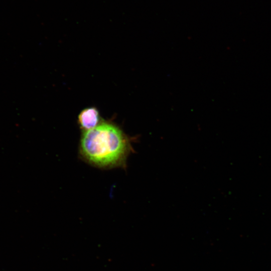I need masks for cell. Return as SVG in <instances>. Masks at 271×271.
I'll return each instance as SVG.
<instances>
[{
    "mask_svg": "<svg viewBox=\"0 0 271 271\" xmlns=\"http://www.w3.org/2000/svg\"><path fill=\"white\" fill-rule=\"evenodd\" d=\"M78 122L81 129L85 131L95 128L102 121L98 110L92 107L85 108L80 112Z\"/></svg>",
    "mask_w": 271,
    "mask_h": 271,
    "instance_id": "obj_2",
    "label": "cell"
},
{
    "mask_svg": "<svg viewBox=\"0 0 271 271\" xmlns=\"http://www.w3.org/2000/svg\"><path fill=\"white\" fill-rule=\"evenodd\" d=\"M79 154L89 164L101 169L125 167L132 151L130 138L118 126L102 122L95 128L83 131Z\"/></svg>",
    "mask_w": 271,
    "mask_h": 271,
    "instance_id": "obj_1",
    "label": "cell"
}]
</instances>
